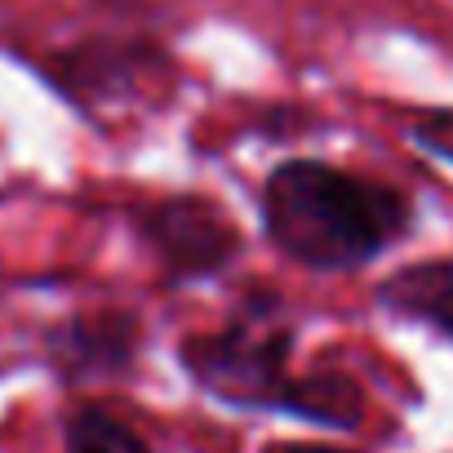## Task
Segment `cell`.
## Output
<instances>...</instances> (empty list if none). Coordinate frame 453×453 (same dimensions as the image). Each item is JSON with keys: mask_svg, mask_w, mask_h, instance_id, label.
Masks as SVG:
<instances>
[{"mask_svg": "<svg viewBox=\"0 0 453 453\" xmlns=\"http://www.w3.org/2000/svg\"><path fill=\"white\" fill-rule=\"evenodd\" d=\"M134 316H85L76 325L63 329L58 338V360L72 378L81 373H111V369H125L129 356H134Z\"/></svg>", "mask_w": 453, "mask_h": 453, "instance_id": "cell-4", "label": "cell"}, {"mask_svg": "<svg viewBox=\"0 0 453 453\" xmlns=\"http://www.w3.org/2000/svg\"><path fill=\"white\" fill-rule=\"evenodd\" d=\"M285 356L289 329L272 316H241L222 334H200L182 347L187 369L200 387L232 404H280L285 391Z\"/></svg>", "mask_w": 453, "mask_h": 453, "instance_id": "cell-2", "label": "cell"}, {"mask_svg": "<svg viewBox=\"0 0 453 453\" xmlns=\"http://www.w3.org/2000/svg\"><path fill=\"white\" fill-rule=\"evenodd\" d=\"M263 218L276 250H285L294 263L347 272L400 241L413 213L395 187L320 160H289L263 187Z\"/></svg>", "mask_w": 453, "mask_h": 453, "instance_id": "cell-1", "label": "cell"}, {"mask_svg": "<svg viewBox=\"0 0 453 453\" xmlns=\"http://www.w3.org/2000/svg\"><path fill=\"white\" fill-rule=\"evenodd\" d=\"M142 232L178 280L226 267L236 258V245H241L232 218L218 204L196 200V196H173V200H160L156 209H147Z\"/></svg>", "mask_w": 453, "mask_h": 453, "instance_id": "cell-3", "label": "cell"}, {"mask_svg": "<svg viewBox=\"0 0 453 453\" xmlns=\"http://www.w3.org/2000/svg\"><path fill=\"white\" fill-rule=\"evenodd\" d=\"M409 129H413V142H418V147H426L431 156H440V160L453 165V111H449V107L422 111Z\"/></svg>", "mask_w": 453, "mask_h": 453, "instance_id": "cell-8", "label": "cell"}, {"mask_svg": "<svg viewBox=\"0 0 453 453\" xmlns=\"http://www.w3.org/2000/svg\"><path fill=\"white\" fill-rule=\"evenodd\" d=\"M272 453H347V449H329V444H280Z\"/></svg>", "mask_w": 453, "mask_h": 453, "instance_id": "cell-9", "label": "cell"}, {"mask_svg": "<svg viewBox=\"0 0 453 453\" xmlns=\"http://www.w3.org/2000/svg\"><path fill=\"white\" fill-rule=\"evenodd\" d=\"M298 418L325 422V426H356L365 418V395L347 373H307V378H289L280 391V404Z\"/></svg>", "mask_w": 453, "mask_h": 453, "instance_id": "cell-6", "label": "cell"}, {"mask_svg": "<svg viewBox=\"0 0 453 453\" xmlns=\"http://www.w3.org/2000/svg\"><path fill=\"white\" fill-rule=\"evenodd\" d=\"M67 453H151L142 435H134L125 422H116L103 409H81L67 422Z\"/></svg>", "mask_w": 453, "mask_h": 453, "instance_id": "cell-7", "label": "cell"}, {"mask_svg": "<svg viewBox=\"0 0 453 453\" xmlns=\"http://www.w3.org/2000/svg\"><path fill=\"white\" fill-rule=\"evenodd\" d=\"M382 303L453 338V263H413L382 285Z\"/></svg>", "mask_w": 453, "mask_h": 453, "instance_id": "cell-5", "label": "cell"}]
</instances>
